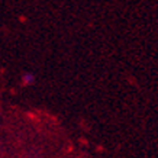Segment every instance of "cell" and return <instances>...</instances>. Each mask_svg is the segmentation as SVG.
Here are the masks:
<instances>
[{
    "mask_svg": "<svg viewBox=\"0 0 158 158\" xmlns=\"http://www.w3.org/2000/svg\"><path fill=\"white\" fill-rule=\"evenodd\" d=\"M32 80H34V78H32V76H25V81H26V83H31Z\"/></svg>",
    "mask_w": 158,
    "mask_h": 158,
    "instance_id": "obj_1",
    "label": "cell"
}]
</instances>
